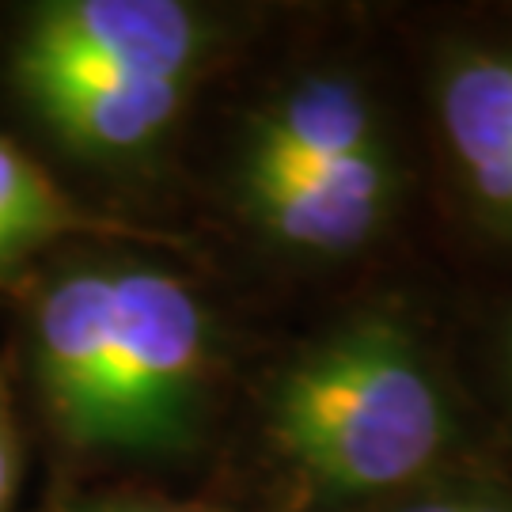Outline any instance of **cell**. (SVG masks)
<instances>
[{
    "label": "cell",
    "mask_w": 512,
    "mask_h": 512,
    "mask_svg": "<svg viewBox=\"0 0 512 512\" xmlns=\"http://www.w3.org/2000/svg\"><path fill=\"white\" fill-rule=\"evenodd\" d=\"M274 440L327 494H387L421 478L456 421L437 372L391 315H357L281 372Z\"/></svg>",
    "instance_id": "6da1fadb"
},
{
    "label": "cell",
    "mask_w": 512,
    "mask_h": 512,
    "mask_svg": "<svg viewBox=\"0 0 512 512\" xmlns=\"http://www.w3.org/2000/svg\"><path fill=\"white\" fill-rule=\"evenodd\" d=\"M209 361V319L175 274L114 270L103 448L179 452L190 444Z\"/></svg>",
    "instance_id": "7a4b0ae2"
},
{
    "label": "cell",
    "mask_w": 512,
    "mask_h": 512,
    "mask_svg": "<svg viewBox=\"0 0 512 512\" xmlns=\"http://www.w3.org/2000/svg\"><path fill=\"white\" fill-rule=\"evenodd\" d=\"M202 50V16L175 0H54L27 23L16 73L186 84Z\"/></svg>",
    "instance_id": "3957f363"
},
{
    "label": "cell",
    "mask_w": 512,
    "mask_h": 512,
    "mask_svg": "<svg viewBox=\"0 0 512 512\" xmlns=\"http://www.w3.org/2000/svg\"><path fill=\"white\" fill-rule=\"evenodd\" d=\"M395 198L384 152L315 167H243V202L277 243L311 255H346L380 232Z\"/></svg>",
    "instance_id": "277c9868"
},
{
    "label": "cell",
    "mask_w": 512,
    "mask_h": 512,
    "mask_svg": "<svg viewBox=\"0 0 512 512\" xmlns=\"http://www.w3.org/2000/svg\"><path fill=\"white\" fill-rule=\"evenodd\" d=\"M114 323V270L80 266L42 293L35 311V365L46 406L80 448H103Z\"/></svg>",
    "instance_id": "5b68a950"
},
{
    "label": "cell",
    "mask_w": 512,
    "mask_h": 512,
    "mask_svg": "<svg viewBox=\"0 0 512 512\" xmlns=\"http://www.w3.org/2000/svg\"><path fill=\"white\" fill-rule=\"evenodd\" d=\"M437 122L459 183L494 228L512 236V54L448 50L437 69Z\"/></svg>",
    "instance_id": "8992f818"
},
{
    "label": "cell",
    "mask_w": 512,
    "mask_h": 512,
    "mask_svg": "<svg viewBox=\"0 0 512 512\" xmlns=\"http://www.w3.org/2000/svg\"><path fill=\"white\" fill-rule=\"evenodd\" d=\"M38 118L88 156H133L160 141L183 110V80H114L80 73H16Z\"/></svg>",
    "instance_id": "52a82bcc"
},
{
    "label": "cell",
    "mask_w": 512,
    "mask_h": 512,
    "mask_svg": "<svg viewBox=\"0 0 512 512\" xmlns=\"http://www.w3.org/2000/svg\"><path fill=\"white\" fill-rule=\"evenodd\" d=\"M384 152L368 92L342 73L289 84L251 126L243 167H315Z\"/></svg>",
    "instance_id": "ba28073f"
},
{
    "label": "cell",
    "mask_w": 512,
    "mask_h": 512,
    "mask_svg": "<svg viewBox=\"0 0 512 512\" xmlns=\"http://www.w3.org/2000/svg\"><path fill=\"white\" fill-rule=\"evenodd\" d=\"M76 209L57 183L0 137V270L76 228Z\"/></svg>",
    "instance_id": "9c48e42d"
},
{
    "label": "cell",
    "mask_w": 512,
    "mask_h": 512,
    "mask_svg": "<svg viewBox=\"0 0 512 512\" xmlns=\"http://www.w3.org/2000/svg\"><path fill=\"white\" fill-rule=\"evenodd\" d=\"M12 490H16V429H12L8 403L0 391V512L8 509Z\"/></svg>",
    "instance_id": "30bf717a"
},
{
    "label": "cell",
    "mask_w": 512,
    "mask_h": 512,
    "mask_svg": "<svg viewBox=\"0 0 512 512\" xmlns=\"http://www.w3.org/2000/svg\"><path fill=\"white\" fill-rule=\"evenodd\" d=\"M391 512H463V501H459V486L456 490H440V494H425L418 501H406Z\"/></svg>",
    "instance_id": "8fae6325"
},
{
    "label": "cell",
    "mask_w": 512,
    "mask_h": 512,
    "mask_svg": "<svg viewBox=\"0 0 512 512\" xmlns=\"http://www.w3.org/2000/svg\"><path fill=\"white\" fill-rule=\"evenodd\" d=\"M505 368H509V384H512V327H509V338H505Z\"/></svg>",
    "instance_id": "7c38bea8"
},
{
    "label": "cell",
    "mask_w": 512,
    "mask_h": 512,
    "mask_svg": "<svg viewBox=\"0 0 512 512\" xmlns=\"http://www.w3.org/2000/svg\"><path fill=\"white\" fill-rule=\"evenodd\" d=\"M114 512H167V509H114Z\"/></svg>",
    "instance_id": "4fadbf2b"
}]
</instances>
